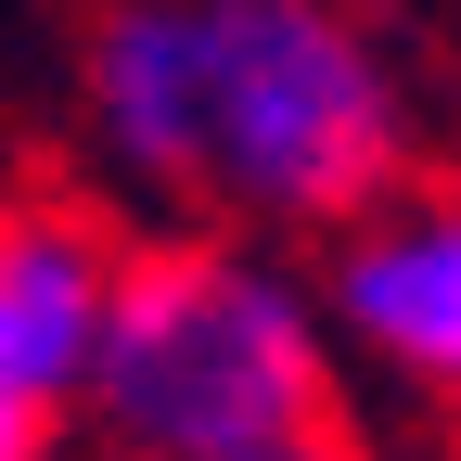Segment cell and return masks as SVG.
<instances>
[{
    "label": "cell",
    "instance_id": "cell-1",
    "mask_svg": "<svg viewBox=\"0 0 461 461\" xmlns=\"http://www.w3.org/2000/svg\"><path fill=\"white\" fill-rule=\"evenodd\" d=\"M77 141L154 218L295 244L411 180V90L346 0H103Z\"/></svg>",
    "mask_w": 461,
    "mask_h": 461
},
{
    "label": "cell",
    "instance_id": "cell-2",
    "mask_svg": "<svg viewBox=\"0 0 461 461\" xmlns=\"http://www.w3.org/2000/svg\"><path fill=\"white\" fill-rule=\"evenodd\" d=\"M333 384L346 359L295 257H269L257 230H167L129 244L77 423L115 461H244L333 423Z\"/></svg>",
    "mask_w": 461,
    "mask_h": 461
},
{
    "label": "cell",
    "instance_id": "cell-3",
    "mask_svg": "<svg viewBox=\"0 0 461 461\" xmlns=\"http://www.w3.org/2000/svg\"><path fill=\"white\" fill-rule=\"evenodd\" d=\"M308 282H321L333 359L461 423V180H384L359 218L321 230Z\"/></svg>",
    "mask_w": 461,
    "mask_h": 461
},
{
    "label": "cell",
    "instance_id": "cell-4",
    "mask_svg": "<svg viewBox=\"0 0 461 461\" xmlns=\"http://www.w3.org/2000/svg\"><path fill=\"white\" fill-rule=\"evenodd\" d=\"M115 282H129V230L103 218V193H0V397L77 423Z\"/></svg>",
    "mask_w": 461,
    "mask_h": 461
},
{
    "label": "cell",
    "instance_id": "cell-5",
    "mask_svg": "<svg viewBox=\"0 0 461 461\" xmlns=\"http://www.w3.org/2000/svg\"><path fill=\"white\" fill-rule=\"evenodd\" d=\"M244 461H372L346 423H308V436H282V448H244Z\"/></svg>",
    "mask_w": 461,
    "mask_h": 461
},
{
    "label": "cell",
    "instance_id": "cell-6",
    "mask_svg": "<svg viewBox=\"0 0 461 461\" xmlns=\"http://www.w3.org/2000/svg\"><path fill=\"white\" fill-rule=\"evenodd\" d=\"M39 448H51V423L26 411V397H0V461H39Z\"/></svg>",
    "mask_w": 461,
    "mask_h": 461
}]
</instances>
